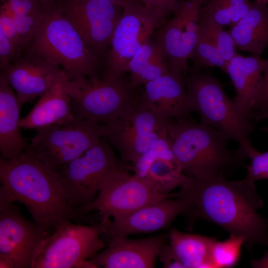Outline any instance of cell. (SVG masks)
I'll return each mask as SVG.
<instances>
[{"label": "cell", "instance_id": "10", "mask_svg": "<svg viewBox=\"0 0 268 268\" xmlns=\"http://www.w3.org/2000/svg\"><path fill=\"white\" fill-rule=\"evenodd\" d=\"M101 125L74 117L44 127L38 130L27 151L57 169L96 145L101 138Z\"/></svg>", "mask_w": 268, "mask_h": 268}, {"label": "cell", "instance_id": "39", "mask_svg": "<svg viewBox=\"0 0 268 268\" xmlns=\"http://www.w3.org/2000/svg\"><path fill=\"white\" fill-rule=\"evenodd\" d=\"M267 60L260 94L256 106L254 120L258 115L268 113V59Z\"/></svg>", "mask_w": 268, "mask_h": 268}, {"label": "cell", "instance_id": "4", "mask_svg": "<svg viewBox=\"0 0 268 268\" xmlns=\"http://www.w3.org/2000/svg\"><path fill=\"white\" fill-rule=\"evenodd\" d=\"M24 51L62 67L69 79L98 76L100 60L54 2L45 12L32 40Z\"/></svg>", "mask_w": 268, "mask_h": 268}, {"label": "cell", "instance_id": "15", "mask_svg": "<svg viewBox=\"0 0 268 268\" xmlns=\"http://www.w3.org/2000/svg\"><path fill=\"white\" fill-rule=\"evenodd\" d=\"M204 0H184L179 12L159 29L155 40L163 50L171 72L187 75L188 61L194 49L198 31V18Z\"/></svg>", "mask_w": 268, "mask_h": 268}, {"label": "cell", "instance_id": "22", "mask_svg": "<svg viewBox=\"0 0 268 268\" xmlns=\"http://www.w3.org/2000/svg\"><path fill=\"white\" fill-rule=\"evenodd\" d=\"M22 106L12 87L0 76V151L7 159L18 158L29 145L20 132Z\"/></svg>", "mask_w": 268, "mask_h": 268}, {"label": "cell", "instance_id": "40", "mask_svg": "<svg viewBox=\"0 0 268 268\" xmlns=\"http://www.w3.org/2000/svg\"><path fill=\"white\" fill-rule=\"evenodd\" d=\"M158 257L160 262L163 264V268H184L170 245H164V244L159 251Z\"/></svg>", "mask_w": 268, "mask_h": 268}, {"label": "cell", "instance_id": "16", "mask_svg": "<svg viewBox=\"0 0 268 268\" xmlns=\"http://www.w3.org/2000/svg\"><path fill=\"white\" fill-rule=\"evenodd\" d=\"M0 70V76L15 90L22 105L41 96L66 73L55 63L26 51Z\"/></svg>", "mask_w": 268, "mask_h": 268}, {"label": "cell", "instance_id": "6", "mask_svg": "<svg viewBox=\"0 0 268 268\" xmlns=\"http://www.w3.org/2000/svg\"><path fill=\"white\" fill-rule=\"evenodd\" d=\"M110 221L85 225L60 220L38 248L32 268H97L87 259L106 247L101 236Z\"/></svg>", "mask_w": 268, "mask_h": 268}, {"label": "cell", "instance_id": "45", "mask_svg": "<svg viewBox=\"0 0 268 268\" xmlns=\"http://www.w3.org/2000/svg\"><path fill=\"white\" fill-rule=\"evenodd\" d=\"M261 129L262 130L267 132L268 134V128L264 127V128H261Z\"/></svg>", "mask_w": 268, "mask_h": 268}, {"label": "cell", "instance_id": "12", "mask_svg": "<svg viewBox=\"0 0 268 268\" xmlns=\"http://www.w3.org/2000/svg\"><path fill=\"white\" fill-rule=\"evenodd\" d=\"M169 119L158 118L137 101L121 117L101 125V137L119 151L122 161L134 164L158 138L167 133Z\"/></svg>", "mask_w": 268, "mask_h": 268}, {"label": "cell", "instance_id": "34", "mask_svg": "<svg viewBox=\"0 0 268 268\" xmlns=\"http://www.w3.org/2000/svg\"><path fill=\"white\" fill-rule=\"evenodd\" d=\"M201 9L222 26L231 24L229 0H204Z\"/></svg>", "mask_w": 268, "mask_h": 268}, {"label": "cell", "instance_id": "8", "mask_svg": "<svg viewBox=\"0 0 268 268\" xmlns=\"http://www.w3.org/2000/svg\"><path fill=\"white\" fill-rule=\"evenodd\" d=\"M176 197L178 193L159 194L148 179L131 175L121 166L104 177L95 199L76 211L86 214L96 210L101 219L109 220L111 217L118 218L144 206Z\"/></svg>", "mask_w": 268, "mask_h": 268}, {"label": "cell", "instance_id": "9", "mask_svg": "<svg viewBox=\"0 0 268 268\" xmlns=\"http://www.w3.org/2000/svg\"><path fill=\"white\" fill-rule=\"evenodd\" d=\"M167 15L139 0L125 6L111 37L103 77L115 78L124 75L130 61L154 30L165 23Z\"/></svg>", "mask_w": 268, "mask_h": 268}, {"label": "cell", "instance_id": "30", "mask_svg": "<svg viewBox=\"0 0 268 268\" xmlns=\"http://www.w3.org/2000/svg\"><path fill=\"white\" fill-rule=\"evenodd\" d=\"M159 158L177 159L172 150L168 132L156 140L138 159L132 169L135 174L144 178L152 163Z\"/></svg>", "mask_w": 268, "mask_h": 268}, {"label": "cell", "instance_id": "18", "mask_svg": "<svg viewBox=\"0 0 268 268\" xmlns=\"http://www.w3.org/2000/svg\"><path fill=\"white\" fill-rule=\"evenodd\" d=\"M186 76L180 73L170 71L146 83L138 95L139 103L160 120L181 117L190 118Z\"/></svg>", "mask_w": 268, "mask_h": 268}, {"label": "cell", "instance_id": "11", "mask_svg": "<svg viewBox=\"0 0 268 268\" xmlns=\"http://www.w3.org/2000/svg\"><path fill=\"white\" fill-rule=\"evenodd\" d=\"M121 166L109 144L104 139L83 155L58 168L64 192L71 208L76 210L91 202L99 193L104 177Z\"/></svg>", "mask_w": 268, "mask_h": 268}, {"label": "cell", "instance_id": "32", "mask_svg": "<svg viewBox=\"0 0 268 268\" xmlns=\"http://www.w3.org/2000/svg\"><path fill=\"white\" fill-rule=\"evenodd\" d=\"M2 5L11 13L18 15H41L52 1L44 0H0Z\"/></svg>", "mask_w": 268, "mask_h": 268}, {"label": "cell", "instance_id": "36", "mask_svg": "<svg viewBox=\"0 0 268 268\" xmlns=\"http://www.w3.org/2000/svg\"><path fill=\"white\" fill-rule=\"evenodd\" d=\"M20 56L13 43L0 29V67L3 69Z\"/></svg>", "mask_w": 268, "mask_h": 268}, {"label": "cell", "instance_id": "13", "mask_svg": "<svg viewBox=\"0 0 268 268\" xmlns=\"http://www.w3.org/2000/svg\"><path fill=\"white\" fill-rule=\"evenodd\" d=\"M59 6L99 59L110 44L124 7L105 0H62Z\"/></svg>", "mask_w": 268, "mask_h": 268}, {"label": "cell", "instance_id": "25", "mask_svg": "<svg viewBox=\"0 0 268 268\" xmlns=\"http://www.w3.org/2000/svg\"><path fill=\"white\" fill-rule=\"evenodd\" d=\"M170 246L184 268H213L211 250L215 239L180 232H169Z\"/></svg>", "mask_w": 268, "mask_h": 268}, {"label": "cell", "instance_id": "1", "mask_svg": "<svg viewBox=\"0 0 268 268\" xmlns=\"http://www.w3.org/2000/svg\"><path fill=\"white\" fill-rule=\"evenodd\" d=\"M178 197L188 204L185 215L216 224L243 237L248 250L268 247V222L258 210L264 206L255 182L228 181L223 174L200 178L183 174Z\"/></svg>", "mask_w": 268, "mask_h": 268}, {"label": "cell", "instance_id": "21", "mask_svg": "<svg viewBox=\"0 0 268 268\" xmlns=\"http://www.w3.org/2000/svg\"><path fill=\"white\" fill-rule=\"evenodd\" d=\"M68 79L66 72L40 96L30 112L21 119V128L38 130L74 118L71 98L66 90Z\"/></svg>", "mask_w": 268, "mask_h": 268}, {"label": "cell", "instance_id": "29", "mask_svg": "<svg viewBox=\"0 0 268 268\" xmlns=\"http://www.w3.org/2000/svg\"><path fill=\"white\" fill-rule=\"evenodd\" d=\"M243 237L230 234L224 241L215 240L211 250V260L213 268H227L234 266L240 257Z\"/></svg>", "mask_w": 268, "mask_h": 268}, {"label": "cell", "instance_id": "23", "mask_svg": "<svg viewBox=\"0 0 268 268\" xmlns=\"http://www.w3.org/2000/svg\"><path fill=\"white\" fill-rule=\"evenodd\" d=\"M227 32L239 49L261 56L268 45L267 4L253 2L247 15L231 24Z\"/></svg>", "mask_w": 268, "mask_h": 268}, {"label": "cell", "instance_id": "7", "mask_svg": "<svg viewBox=\"0 0 268 268\" xmlns=\"http://www.w3.org/2000/svg\"><path fill=\"white\" fill-rule=\"evenodd\" d=\"M66 90L71 98L74 117L100 125L119 119L138 97L137 90L130 87L124 75L115 78H69Z\"/></svg>", "mask_w": 268, "mask_h": 268}, {"label": "cell", "instance_id": "44", "mask_svg": "<svg viewBox=\"0 0 268 268\" xmlns=\"http://www.w3.org/2000/svg\"><path fill=\"white\" fill-rule=\"evenodd\" d=\"M255 1H256L259 3L268 4V0H254Z\"/></svg>", "mask_w": 268, "mask_h": 268}, {"label": "cell", "instance_id": "17", "mask_svg": "<svg viewBox=\"0 0 268 268\" xmlns=\"http://www.w3.org/2000/svg\"><path fill=\"white\" fill-rule=\"evenodd\" d=\"M171 198L144 206L124 216L111 220L104 235L125 238L132 234L154 232L167 228L179 214H185L188 204L183 198Z\"/></svg>", "mask_w": 268, "mask_h": 268}, {"label": "cell", "instance_id": "28", "mask_svg": "<svg viewBox=\"0 0 268 268\" xmlns=\"http://www.w3.org/2000/svg\"><path fill=\"white\" fill-rule=\"evenodd\" d=\"M193 66L190 71H200L203 67H219L223 70L226 63L216 46L204 34L198 31V38L190 58Z\"/></svg>", "mask_w": 268, "mask_h": 268}, {"label": "cell", "instance_id": "42", "mask_svg": "<svg viewBox=\"0 0 268 268\" xmlns=\"http://www.w3.org/2000/svg\"><path fill=\"white\" fill-rule=\"evenodd\" d=\"M0 268H14L12 260L9 257L0 255Z\"/></svg>", "mask_w": 268, "mask_h": 268}, {"label": "cell", "instance_id": "46", "mask_svg": "<svg viewBox=\"0 0 268 268\" xmlns=\"http://www.w3.org/2000/svg\"><path fill=\"white\" fill-rule=\"evenodd\" d=\"M45 1H52L53 0H44Z\"/></svg>", "mask_w": 268, "mask_h": 268}, {"label": "cell", "instance_id": "27", "mask_svg": "<svg viewBox=\"0 0 268 268\" xmlns=\"http://www.w3.org/2000/svg\"><path fill=\"white\" fill-rule=\"evenodd\" d=\"M222 27L201 8L198 18V31L216 46L224 61L227 63L238 53L232 37L227 31L223 30Z\"/></svg>", "mask_w": 268, "mask_h": 268}, {"label": "cell", "instance_id": "43", "mask_svg": "<svg viewBox=\"0 0 268 268\" xmlns=\"http://www.w3.org/2000/svg\"><path fill=\"white\" fill-rule=\"evenodd\" d=\"M262 119H268V113L259 115L256 118V122H258Z\"/></svg>", "mask_w": 268, "mask_h": 268}, {"label": "cell", "instance_id": "33", "mask_svg": "<svg viewBox=\"0 0 268 268\" xmlns=\"http://www.w3.org/2000/svg\"><path fill=\"white\" fill-rule=\"evenodd\" d=\"M249 165L246 166V178L254 181L268 179V150L264 152L256 151L249 158Z\"/></svg>", "mask_w": 268, "mask_h": 268}, {"label": "cell", "instance_id": "26", "mask_svg": "<svg viewBox=\"0 0 268 268\" xmlns=\"http://www.w3.org/2000/svg\"><path fill=\"white\" fill-rule=\"evenodd\" d=\"M182 175L177 159L159 158L152 163L144 178L154 185L159 194L167 195L180 186Z\"/></svg>", "mask_w": 268, "mask_h": 268}, {"label": "cell", "instance_id": "14", "mask_svg": "<svg viewBox=\"0 0 268 268\" xmlns=\"http://www.w3.org/2000/svg\"><path fill=\"white\" fill-rule=\"evenodd\" d=\"M11 201H0V255L14 268H32L36 252L50 230L24 218Z\"/></svg>", "mask_w": 268, "mask_h": 268}, {"label": "cell", "instance_id": "2", "mask_svg": "<svg viewBox=\"0 0 268 268\" xmlns=\"http://www.w3.org/2000/svg\"><path fill=\"white\" fill-rule=\"evenodd\" d=\"M0 181L15 201L27 208L34 222L49 230L63 219L91 220L69 205L57 170L28 151L14 159L0 156Z\"/></svg>", "mask_w": 268, "mask_h": 268}, {"label": "cell", "instance_id": "19", "mask_svg": "<svg viewBox=\"0 0 268 268\" xmlns=\"http://www.w3.org/2000/svg\"><path fill=\"white\" fill-rule=\"evenodd\" d=\"M165 239V235L134 240L111 238L108 247L89 261L97 268H154Z\"/></svg>", "mask_w": 268, "mask_h": 268}, {"label": "cell", "instance_id": "3", "mask_svg": "<svg viewBox=\"0 0 268 268\" xmlns=\"http://www.w3.org/2000/svg\"><path fill=\"white\" fill-rule=\"evenodd\" d=\"M167 130L175 157L186 175L208 178L241 165L236 150L227 147L230 139L214 128L181 117L169 119Z\"/></svg>", "mask_w": 268, "mask_h": 268}, {"label": "cell", "instance_id": "38", "mask_svg": "<svg viewBox=\"0 0 268 268\" xmlns=\"http://www.w3.org/2000/svg\"><path fill=\"white\" fill-rule=\"evenodd\" d=\"M253 2L250 0H229L231 24L238 22L245 17L250 11Z\"/></svg>", "mask_w": 268, "mask_h": 268}, {"label": "cell", "instance_id": "37", "mask_svg": "<svg viewBox=\"0 0 268 268\" xmlns=\"http://www.w3.org/2000/svg\"><path fill=\"white\" fill-rule=\"evenodd\" d=\"M145 6L160 11L167 15L170 12L177 14L184 0H139Z\"/></svg>", "mask_w": 268, "mask_h": 268}, {"label": "cell", "instance_id": "31", "mask_svg": "<svg viewBox=\"0 0 268 268\" xmlns=\"http://www.w3.org/2000/svg\"><path fill=\"white\" fill-rule=\"evenodd\" d=\"M0 9L13 19L24 50L32 40L45 12L41 15H18L11 13L2 5H0Z\"/></svg>", "mask_w": 268, "mask_h": 268}, {"label": "cell", "instance_id": "5", "mask_svg": "<svg viewBox=\"0 0 268 268\" xmlns=\"http://www.w3.org/2000/svg\"><path fill=\"white\" fill-rule=\"evenodd\" d=\"M186 83L189 109L199 114L201 123L236 140L241 158H249L257 151L250 140L253 124L241 117L217 78L209 72L189 70Z\"/></svg>", "mask_w": 268, "mask_h": 268}, {"label": "cell", "instance_id": "24", "mask_svg": "<svg viewBox=\"0 0 268 268\" xmlns=\"http://www.w3.org/2000/svg\"><path fill=\"white\" fill-rule=\"evenodd\" d=\"M126 72L129 84L134 90L170 72L166 56L159 44L151 38L129 63Z\"/></svg>", "mask_w": 268, "mask_h": 268}, {"label": "cell", "instance_id": "20", "mask_svg": "<svg viewBox=\"0 0 268 268\" xmlns=\"http://www.w3.org/2000/svg\"><path fill=\"white\" fill-rule=\"evenodd\" d=\"M267 62L261 56L247 57L237 54L226 63L222 70L229 76L235 89L233 100L239 115L251 123L254 120Z\"/></svg>", "mask_w": 268, "mask_h": 268}, {"label": "cell", "instance_id": "41", "mask_svg": "<svg viewBox=\"0 0 268 268\" xmlns=\"http://www.w3.org/2000/svg\"><path fill=\"white\" fill-rule=\"evenodd\" d=\"M251 265L254 268H268V251L261 259L252 261Z\"/></svg>", "mask_w": 268, "mask_h": 268}, {"label": "cell", "instance_id": "35", "mask_svg": "<svg viewBox=\"0 0 268 268\" xmlns=\"http://www.w3.org/2000/svg\"><path fill=\"white\" fill-rule=\"evenodd\" d=\"M0 29L13 43L20 56L24 48L13 19L2 10L0 9Z\"/></svg>", "mask_w": 268, "mask_h": 268}]
</instances>
